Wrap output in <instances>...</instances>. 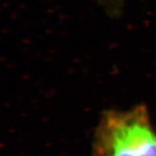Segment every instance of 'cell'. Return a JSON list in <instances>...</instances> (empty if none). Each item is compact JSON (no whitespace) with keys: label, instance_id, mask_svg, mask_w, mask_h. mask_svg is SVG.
Segmentation results:
<instances>
[{"label":"cell","instance_id":"cell-1","mask_svg":"<svg viewBox=\"0 0 156 156\" xmlns=\"http://www.w3.org/2000/svg\"><path fill=\"white\" fill-rule=\"evenodd\" d=\"M91 156H156V129L148 106L103 111L93 131Z\"/></svg>","mask_w":156,"mask_h":156},{"label":"cell","instance_id":"cell-2","mask_svg":"<svg viewBox=\"0 0 156 156\" xmlns=\"http://www.w3.org/2000/svg\"><path fill=\"white\" fill-rule=\"evenodd\" d=\"M125 0H106L105 7L107 10L112 14H118L120 12L121 8L124 6Z\"/></svg>","mask_w":156,"mask_h":156}]
</instances>
